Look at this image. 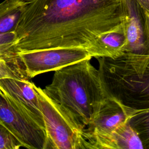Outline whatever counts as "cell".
I'll return each mask as SVG.
<instances>
[{
  "label": "cell",
  "instance_id": "7",
  "mask_svg": "<svg viewBox=\"0 0 149 149\" xmlns=\"http://www.w3.org/2000/svg\"><path fill=\"white\" fill-rule=\"evenodd\" d=\"M97 119L84 130L88 149H112V138L115 132L129 122L122 107L107 97Z\"/></svg>",
  "mask_w": 149,
  "mask_h": 149
},
{
  "label": "cell",
  "instance_id": "13",
  "mask_svg": "<svg viewBox=\"0 0 149 149\" xmlns=\"http://www.w3.org/2000/svg\"><path fill=\"white\" fill-rule=\"evenodd\" d=\"M5 78L29 80L21 65L0 59V79Z\"/></svg>",
  "mask_w": 149,
  "mask_h": 149
},
{
  "label": "cell",
  "instance_id": "9",
  "mask_svg": "<svg viewBox=\"0 0 149 149\" xmlns=\"http://www.w3.org/2000/svg\"><path fill=\"white\" fill-rule=\"evenodd\" d=\"M33 84L34 83L29 80L11 78L0 79V90L7 93L26 108L45 129L43 117Z\"/></svg>",
  "mask_w": 149,
  "mask_h": 149
},
{
  "label": "cell",
  "instance_id": "11",
  "mask_svg": "<svg viewBox=\"0 0 149 149\" xmlns=\"http://www.w3.org/2000/svg\"><path fill=\"white\" fill-rule=\"evenodd\" d=\"M29 0H4L0 3V34L15 31Z\"/></svg>",
  "mask_w": 149,
  "mask_h": 149
},
{
  "label": "cell",
  "instance_id": "4",
  "mask_svg": "<svg viewBox=\"0 0 149 149\" xmlns=\"http://www.w3.org/2000/svg\"><path fill=\"white\" fill-rule=\"evenodd\" d=\"M33 87L44 123L47 138L45 149H88L84 130L80 128L43 89L34 84Z\"/></svg>",
  "mask_w": 149,
  "mask_h": 149
},
{
  "label": "cell",
  "instance_id": "12",
  "mask_svg": "<svg viewBox=\"0 0 149 149\" xmlns=\"http://www.w3.org/2000/svg\"><path fill=\"white\" fill-rule=\"evenodd\" d=\"M144 149L142 142L129 122L122 125L114 133L112 149Z\"/></svg>",
  "mask_w": 149,
  "mask_h": 149
},
{
  "label": "cell",
  "instance_id": "15",
  "mask_svg": "<svg viewBox=\"0 0 149 149\" xmlns=\"http://www.w3.org/2000/svg\"><path fill=\"white\" fill-rule=\"evenodd\" d=\"M0 59L14 63L23 67L17 51L13 44H0Z\"/></svg>",
  "mask_w": 149,
  "mask_h": 149
},
{
  "label": "cell",
  "instance_id": "10",
  "mask_svg": "<svg viewBox=\"0 0 149 149\" xmlns=\"http://www.w3.org/2000/svg\"><path fill=\"white\" fill-rule=\"evenodd\" d=\"M126 37L123 30L112 31L100 37L88 52L91 57H115L123 52Z\"/></svg>",
  "mask_w": 149,
  "mask_h": 149
},
{
  "label": "cell",
  "instance_id": "16",
  "mask_svg": "<svg viewBox=\"0 0 149 149\" xmlns=\"http://www.w3.org/2000/svg\"><path fill=\"white\" fill-rule=\"evenodd\" d=\"M137 1L146 10L149 12V0H137Z\"/></svg>",
  "mask_w": 149,
  "mask_h": 149
},
{
  "label": "cell",
  "instance_id": "17",
  "mask_svg": "<svg viewBox=\"0 0 149 149\" xmlns=\"http://www.w3.org/2000/svg\"><path fill=\"white\" fill-rule=\"evenodd\" d=\"M146 15H147V22H148V26H149V12L146 10Z\"/></svg>",
  "mask_w": 149,
  "mask_h": 149
},
{
  "label": "cell",
  "instance_id": "5",
  "mask_svg": "<svg viewBox=\"0 0 149 149\" xmlns=\"http://www.w3.org/2000/svg\"><path fill=\"white\" fill-rule=\"evenodd\" d=\"M0 122L28 149H45L44 127L16 100L0 90Z\"/></svg>",
  "mask_w": 149,
  "mask_h": 149
},
{
  "label": "cell",
  "instance_id": "8",
  "mask_svg": "<svg viewBox=\"0 0 149 149\" xmlns=\"http://www.w3.org/2000/svg\"><path fill=\"white\" fill-rule=\"evenodd\" d=\"M126 37L123 52H149V26L146 10L137 0H120Z\"/></svg>",
  "mask_w": 149,
  "mask_h": 149
},
{
  "label": "cell",
  "instance_id": "1",
  "mask_svg": "<svg viewBox=\"0 0 149 149\" xmlns=\"http://www.w3.org/2000/svg\"><path fill=\"white\" fill-rule=\"evenodd\" d=\"M120 0H29L16 29L18 52L87 50L102 36L123 30Z\"/></svg>",
  "mask_w": 149,
  "mask_h": 149
},
{
  "label": "cell",
  "instance_id": "2",
  "mask_svg": "<svg viewBox=\"0 0 149 149\" xmlns=\"http://www.w3.org/2000/svg\"><path fill=\"white\" fill-rule=\"evenodd\" d=\"M96 59L107 96L122 107L143 148L149 149V52Z\"/></svg>",
  "mask_w": 149,
  "mask_h": 149
},
{
  "label": "cell",
  "instance_id": "3",
  "mask_svg": "<svg viewBox=\"0 0 149 149\" xmlns=\"http://www.w3.org/2000/svg\"><path fill=\"white\" fill-rule=\"evenodd\" d=\"M86 59L55 71L43 89L84 130L97 119L107 96L98 70Z\"/></svg>",
  "mask_w": 149,
  "mask_h": 149
},
{
  "label": "cell",
  "instance_id": "6",
  "mask_svg": "<svg viewBox=\"0 0 149 149\" xmlns=\"http://www.w3.org/2000/svg\"><path fill=\"white\" fill-rule=\"evenodd\" d=\"M17 53L29 79L41 73L55 71L69 65L92 58L87 50L81 48L46 49Z\"/></svg>",
  "mask_w": 149,
  "mask_h": 149
},
{
  "label": "cell",
  "instance_id": "14",
  "mask_svg": "<svg viewBox=\"0 0 149 149\" xmlns=\"http://www.w3.org/2000/svg\"><path fill=\"white\" fill-rule=\"evenodd\" d=\"M22 147H23L22 143L0 122V149H19Z\"/></svg>",
  "mask_w": 149,
  "mask_h": 149
}]
</instances>
